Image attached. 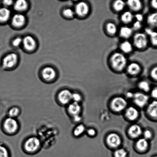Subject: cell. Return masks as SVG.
<instances>
[{
  "instance_id": "cell-5",
  "label": "cell",
  "mask_w": 157,
  "mask_h": 157,
  "mask_svg": "<svg viewBox=\"0 0 157 157\" xmlns=\"http://www.w3.org/2000/svg\"><path fill=\"white\" fill-rule=\"evenodd\" d=\"M147 36L144 33H136L133 37L134 45L138 49L145 48L147 45Z\"/></svg>"
},
{
  "instance_id": "cell-43",
  "label": "cell",
  "mask_w": 157,
  "mask_h": 157,
  "mask_svg": "<svg viewBox=\"0 0 157 157\" xmlns=\"http://www.w3.org/2000/svg\"><path fill=\"white\" fill-rule=\"evenodd\" d=\"M151 95L153 98H157V88L153 89L151 92Z\"/></svg>"
},
{
  "instance_id": "cell-21",
  "label": "cell",
  "mask_w": 157,
  "mask_h": 157,
  "mask_svg": "<svg viewBox=\"0 0 157 157\" xmlns=\"http://www.w3.org/2000/svg\"><path fill=\"white\" fill-rule=\"evenodd\" d=\"M27 3L24 0L17 1L14 5V8L15 10L17 11H24L27 9Z\"/></svg>"
},
{
  "instance_id": "cell-40",
  "label": "cell",
  "mask_w": 157,
  "mask_h": 157,
  "mask_svg": "<svg viewBox=\"0 0 157 157\" xmlns=\"http://www.w3.org/2000/svg\"><path fill=\"white\" fill-rule=\"evenodd\" d=\"M144 137H145V139H148L151 137L152 133L150 131L146 130L144 132Z\"/></svg>"
},
{
  "instance_id": "cell-32",
  "label": "cell",
  "mask_w": 157,
  "mask_h": 157,
  "mask_svg": "<svg viewBox=\"0 0 157 157\" xmlns=\"http://www.w3.org/2000/svg\"><path fill=\"white\" fill-rule=\"evenodd\" d=\"M0 157H10V154L7 147L0 145Z\"/></svg>"
},
{
  "instance_id": "cell-19",
  "label": "cell",
  "mask_w": 157,
  "mask_h": 157,
  "mask_svg": "<svg viewBox=\"0 0 157 157\" xmlns=\"http://www.w3.org/2000/svg\"><path fill=\"white\" fill-rule=\"evenodd\" d=\"M10 12L6 8L0 9V22H4L7 21L10 17Z\"/></svg>"
},
{
  "instance_id": "cell-34",
  "label": "cell",
  "mask_w": 157,
  "mask_h": 157,
  "mask_svg": "<svg viewBox=\"0 0 157 157\" xmlns=\"http://www.w3.org/2000/svg\"><path fill=\"white\" fill-rule=\"evenodd\" d=\"M75 12L70 9H67L64 10L63 14L65 16L68 18H72L74 16Z\"/></svg>"
},
{
  "instance_id": "cell-11",
  "label": "cell",
  "mask_w": 157,
  "mask_h": 157,
  "mask_svg": "<svg viewBox=\"0 0 157 157\" xmlns=\"http://www.w3.org/2000/svg\"><path fill=\"white\" fill-rule=\"evenodd\" d=\"M107 142L110 147H116L121 144V138L117 134L111 133L107 137Z\"/></svg>"
},
{
  "instance_id": "cell-17",
  "label": "cell",
  "mask_w": 157,
  "mask_h": 157,
  "mask_svg": "<svg viewBox=\"0 0 157 157\" xmlns=\"http://www.w3.org/2000/svg\"><path fill=\"white\" fill-rule=\"evenodd\" d=\"M129 135L132 137L137 138L142 133V130L139 125L135 124L131 126L129 129Z\"/></svg>"
},
{
  "instance_id": "cell-9",
  "label": "cell",
  "mask_w": 157,
  "mask_h": 157,
  "mask_svg": "<svg viewBox=\"0 0 157 157\" xmlns=\"http://www.w3.org/2000/svg\"><path fill=\"white\" fill-rule=\"evenodd\" d=\"M81 111V106L78 103L72 101L67 106V113L72 117L79 115Z\"/></svg>"
},
{
  "instance_id": "cell-30",
  "label": "cell",
  "mask_w": 157,
  "mask_h": 157,
  "mask_svg": "<svg viewBox=\"0 0 157 157\" xmlns=\"http://www.w3.org/2000/svg\"><path fill=\"white\" fill-rule=\"evenodd\" d=\"M85 130V127L82 124H80L75 128L73 131V135L75 136H78L81 135Z\"/></svg>"
},
{
  "instance_id": "cell-15",
  "label": "cell",
  "mask_w": 157,
  "mask_h": 157,
  "mask_svg": "<svg viewBox=\"0 0 157 157\" xmlns=\"http://www.w3.org/2000/svg\"><path fill=\"white\" fill-rule=\"evenodd\" d=\"M141 67L139 64L135 63L130 64L127 68L128 73L132 75H138L141 71Z\"/></svg>"
},
{
  "instance_id": "cell-12",
  "label": "cell",
  "mask_w": 157,
  "mask_h": 157,
  "mask_svg": "<svg viewBox=\"0 0 157 157\" xmlns=\"http://www.w3.org/2000/svg\"><path fill=\"white\" fill-rule=\"evenodd\" d=\"M22 44L24 48L28 51H32L36 47V41L32 36H28L23 39Z\"/></svg>"
},
{
  "instance_id": "cell-7",
  "label": "cell",
  "mask_w": 157,
  "mask_h": 157,
  "mask_svg": "<svg viewBox=\"0 0 157 157\" xmlns=\"http://www.w3.org/2000/svg\"><path fill=\"white\" fill-rule=\"evenodd\" d=\"M17 60L18 57L16 54H9L3 60V65L6 68H11L15 65Z\"/></svg>"
},
{
  "instance_id": "cell-22",
  "label": "cell",
  "mask_w": 157,
  "mask_h": 157,
  "mask_svg": "<svg viewBox=\"0 0 157 157\" xmlns=\"http://www.w3.org/2000/svg\"><path fill=\"white\" fill-rule=\"evenodd\" d=\"M133 30L128 27H123L120 30V35L122 37L128 38L132 36L133 33Z\"/></svg>"
},
{
  "instance_id": "cell-37",
  "label": "cell",
  "mask_w": 157,
  "mask_h": 157,
  "mask_svg": "<svg viewBox=\"0 0 157 157\" xmlns=\"http://www.w3.org/2000/svg\"><path fill=\"white\" fill-rule=\"evenodd\" d=\"M142 27V24L141 22L136 21L134 23L132 29L134 30H140Z\"/></svg>"
},
{
  "instance_id": "cell-25",
  "label": "cell",
  "mask_w": 157,
  "mask_h": 157,
  "mask_svg": "<svg viewBox=\"0 0 157 157\" xmlns=\"http://www.w3.org/2000/svg\"><path fill=\"white\" fill-rule=\"evenodd\" d=\"M133 18V15L131 12L126 11L121 16V20L125 24H128L132 21Z\"/></svg>"
},
{
  "instance_id": "cell-26",
  "label": "cell",
  "mask_w": 157,
  "mask_h": 157,
  "mask_svg": "<svg viewBox=\"0 0 157 157\" xmlns=\"http://www.w3.org/2000/svg\"><path fill=\"white\" fill-rule=\"evenodd\" d=\"M121 49L124 53H129L133 50L132 44L128 41H125L121 44Z\"/></svg>"
},
{
  "instance_id": "cell-24",
  "label": "cell",
  "mask_w": 157,
  "mask_h": 157,
  "mask_svg": "<svg viewBox=\"0 0 157 157\" xmlns=\"http://www.w3.org/2000/svg\"><path fill=\"white\" fill-rule=\"evenodd\" d=\"M21 111L19 107L13 106L9 109L8 111L9 117H10L16 118L21 113Z\"/></svg>"
},
{
  "instance_id": "cell-6",
  "label": "cell",
  "mask_w": 157,
  "mask_h": 157,
  "mask_svg": "<svg viewBox=\"0 0 157 157\" xmlns=\"http://www.w3.org/2000/svg\"><path fill=\"white\" fill-rule=\"evenodd\" d=\"M127 105V101L124 98L121 97L115 98L111 103L112 109L116 112H120L124 110Z\"/></svg>"
},
{
  "instance_id": "cell-31",
  "label": "cell",
  "mask_w": 157,
  "mask_h": 157,
  "mask_svg": "<svg viewBox=\"0 0 157 157\" xmlns=\"http://www.w3.org/2000/svg\"><path fill=\"white\" fill-rule=\"evenodd\" d=\"M139 87L141 90L145 92L149 91L150 89V84H149L148 82L146 81L141 82L139 83Z\"/></svg>"
},
{
  "instance_id": "cell-41",
  "label": "cell",
  "mask_w": 157,
  "mask_h": 157,
  "mask_svg": "<svg viewBox=\"0 0 157 157\" xmlns=\"http://www.w3.org/2000/svg\"><path fill=\"white\" fill-rule=\"evenodd\" d=\"M135 18H136L137 21L141 22L144 20V16L142 14L140 13H138L135 15Z\"/></svg>"
},
{
  "instance_id": "cell-42",
  "label": "cell",
  "mask_w": 157,
  "mask_h": 157,
  "mask_svg": "<svg viewBox=\"0 0 157 157\" xmlns=\"http://www.w3.org/2000/svg\"><path fill=\"white\" fill-rule=\"evenodd\" d=\"M73 121L75 122H78L81 121V117L79 115H76V116L72 117Z\"/></svg>"
},
{
  "instance_id": "cell-16",
  "label": "cell",
  "mask_w": 157,
  "mask_h": 157,
  "mask_svg": "<svg viewBox=\"0 0 157 157\" xmlns=\"http://www.w3.org/2000/svg\"><path fill=\"white\" fill-rule=\"evenodd\" d=\"M127 4L130 8L134 11H138L142 7V3L139 0H129Z\"/></svg>"
},
{
  "instance_id": "cell-2",
  "label": "cell",
  "mask_w": 157,
  "mask_h": 157,
  "mask_svg": "<svg viewBox=\"0 0 157 157\" xmlns=\"http://www.w3.org/2000/svg\"><path fill=\"white\" fill-rule=\"evenodd\" d=\"M111 64L115 70L121 71L124 70L127 64V58L122 53H115L111 58Z\"/></svg>"
},
{
  "instance_id": "cell-39",
  "label": "cell",
  "mask_w": 157,
  "mask_h": 157,
  "mask_svg": "<svg viewBox=\"0 0 157 157\" xmlns=\"http://www.w3.org/2000/svg\"><path fill=\"white\" fill-rule=\"evenodd\" d=\"M151 75L153 79L157 80V67H155L152 70Z\"/></svg>"
},
{
  "instance_id": "cell-8",
  "label": "cell",
  "mask_w": 157,
  "mask_h": 157,
  "mask_svg": "<svg viewBox=\"0 0 157 157\" xmlns=\"http://www.w3.org/2000/svg\"><path fill=\"white\" fill-rule=\"evenodd\" d=\"M89 6L87 3L80 2L76 5L75 7V13L80 17L86 16L89 13Z\"/></svg>"
},
{
  "instance_id": "cell-38",
  "label": "cell",
  "mask_w": 157,
  "mask_h": 157,
  "mask_svg": "<svg viewBox=\"0 0 157 157\" xmlns=\"http://www.w3.org/2000/svg\"><path fill=\"white\" fill-rule=\"evenodd\" d=\"M23 40L20 38H17L13 41V45L14 47H17L19 46L21 44H22Z\"/></svg>"
},
{
  "instance_id": "cell-33",
  "label": "cell",
  "mask_w": 157,
  "mask_h": 157,
  "mask_svg": "<svg viewBox=\"0 0 157 157\" xmlns=\"http://www.w3.org/2000/svg\"><path fill=\"white\" fill-rule=\"evenodd\" d=\"M127 155V152L124 149H118L114 153L115 157H126Z\"/></svg>"
},
{
  "instance_id": "cell-35",
  "label": "cell",
  "mask_w": 157,
  "mask_h": 157,
  "mask_svg": "<svg viewBox=\"0 0 157 157\" xmlns=\"http://www.w3.org/2000/svg\"><path fill=\"white\" fill-rule=\"evenodd\" d=\"M81 95L79 94L76 92H74L72 94V101L79 103V101H81Z\"/></svg>"
},
{
  "instance_id": "cell-36",
  "label": "cell",
  "mask_w": 157,
  "mask_h": 157,
  "mask_svg": "<svg viewBox=\"0 0 157 157\" xmlns=\"http://www.w3.org/2000/svg\"><path fill=\"white\" fill-rule=\"evenodd\" d=\"M150 36L152 44L154 45L157 46V32L154 31Z\"/></svg>"
},
{
  "instance_id": "cell-18",
  "label": "cell",
  "mask_w": 157,
  "mask_h": 157,
  "mask_svg": "<svg viewBox=\"0 0 157 157\" xmlns=\"http://www.w3.org/2000/svg\"><path fill=\"white\" fill-rule=\"evenodd\" d=\"M139 113L134 107H131L127 109L126 115L129 120L133 121L138 118Z\"/></svg>"
},
{
  "instance_id": "cell-10",
  "label": "cell",
  "mask_w": 157,
  "mask_h": 157,
  "mask_svg": "<svg viewBox=\"0 0 157 157\" xmlns=\"http://www.w3.org/2000/svg\"><path fill=\"white\" fill-rule=\"evenodd\" d=\"M133 98L135 104L140 107H143L145 105L147 104L149 98L147 95L140 92L134 95Z\"/></svg>"
},
{
  "instance_id": "cell-27",
  "label": "cell",
  "mask_w": 157,
  "mask_h": 157,
  "mask_svg": "<svg viewBox=\"0 0 157 157\" xmlns=\"http://www.w3.org/2000/svg\"><path fill=\"white\" fill-rule=\"evenodd\" d=\"M148 146V143L147 139L141 138L138 140L136 143V147L140 150L144 151L147 149Z\"/></svg>"
},
{
  "instance_id": "cell-46",
  "label": "cell",
  "mask_w": 157,
  "mask_h": 157,
  "mask_svg": "<svg viewBox=\"0 0 157 157\" xmlns=\"http://www.w3.org/2000/svg\"><path fill=\"white\" fill-rule=\"evenodd\" d=\"M151 4L154 8L157 9V0H153L152 1Z\"/></svg>"
},
{
  "instance_id": "cell-4",
  "label": "cell",
  "mask_w": 157,
  "mask_h": 157,
  "mask_svg": "<svg viewBox=\"0 0 157 157\" xmlns=\"http://www.w3.org/2000/svg\"><path fill=\"white\" fill-rule=\"evenodd\" d=\"M72 92L67 89H64L59 92L57 95L58 101L59 104L67 106L72 101Z\"/></svg>"
},
{
  "instance_id": "cell-14",
  "label": "cell",
  "mask_w": 157,
  "mask_h": 157,
  "mask_svg": "<svg viewBox=\"0 0 157 157\" xmlns=\"http://www.w3.org/2000/svg\"><path fill=\"white\" fill-rule=\"evenodd\" d=\"M25 18L24 15L21 14H17L14 15L12 19V24L15 27H19L24 25Z\"/></svg>"
},
{
  "instance_id": "cell-3",
  "label": "cell",
  "mask_w": 157,
  "mask_h": 157,
  "mask_svg": "<svg viewBox=\"0 0 157 157\" xmlns=\"http://www.w3.org/2000/svg\"><path fill=\"white\" fill-rule=\"evenodd\" d=\"M3 128L5 131L9 135H14L18 132L19 124L16 118L8 117L4 120Z\"/></svg>"
},
{
  "instance_id": "cell-23",
  "label": "cell",
  "mask_w": 157,
  "mask_h": 157,
  "mask_svg": "<svg viewBox=\"0 0 157 157\" xmlns=\"http://www.w3.org/2000/svg\"><path fill=\"white\" fill-rule=\"evenodd\" d=\"M147 22L150 26L157 28V13L151 14L147 18Z\"/></svg>"
},
{
  "instance_id": "cell-49",
  "label": "cell",
  "mask_w": 157,
  "mask_h": 157,
  "mask_svg": "<svg viewBox=\"0 0 157 157\" xmlns=\"http://www.w3.org/2000/svg\"><path fill=\"white\" fill-rule=\"evenodd\" d=\"M154 157H157V156H155Z\"/></svg>"
},
{
  "instance_id": "cell-20",
  "label": "cell",
  "mask_w": 157,
  "mask_h": 157,
  "mask_svg": "<svg viewBox=\"0 0 157 157\" xmlns=\"http://www.w3.org/2000/svg\"><path fill=\"white\" fill-rule=\"evenodd\" d=\"M147 112L152 117L157 118V101H153L150 103L147 108Z\"/></svg>"
},
{
  "instance_id": "cell-29",
  "label": "cell",
  "mask_w": 157,
  "mask_h": 157,
  "mask_svg": "<svg viewBox=\"0 0 157 157\" xmlns=\"http://www.w3.org/2000/svg\"><path fill=\"white\" fill-rule=\"evenodd\" d=\"M106 29L108 33L111 35H114L117 32V27L115 24L113 23L110 22L106 25Z\"/></svg>"
},
{
  "instance_id": "cell-44",
  "label": "cell",
  "mask_w": 157,
  "mask_h": 157,
  "mask_svg": "<svg viewBox=\"0 0 157 157\" xmlns=\"http://www.w3.org/2000/svg\"><path fill=\"white\" fill-rule=\"evenodd\" d=\"M13 1H5L3 2L4 4L6 6H10L13 4Z\"/></svg>"
},
{
  "instance_id": "cell-45",
  "label": "cell",
  "mask_w": 157,
  "mask_h": 157,
  "mask_svg": "<svg viewBox=\"0 0 157 157\" xmlns=\"http://www.w3.org/2000/svg\"><path fill=\"white\" fill-rule=\"evenodd\" d=\"M87 133L89 135H91V136H93V135H95L96 132H95V130H94V129H90L88 130Z\"/></svg>"
},
{
  "instance_id": "cell-48",
  "label": "cell",
  "mask_w": 157,
  "mask_h": 157,
  "mask_svg": "<svg viewBox=\"0 0 157 157\" xmlns=\"http://www.w3.org/2000/svg\"><path fill=\"white\" fill-rule=\"evenodd\" d=\"M127 96L129 98H131L132 97H134V94L132 92H129L127 94Z\"/></svg>"
},
{
  "instance_id": "cell-47",
  "label": "cell",
  "mask_w": 157,
  "mask_h": 157,
  "mask_svg": "<svg viewBox=\"0 0 157 157\" xmlns=\"http://www.w3.org/2000/svg\"><path fill=\"white\" fill-rule=\"evenodd\" d=\"M145 32L147 34L150 36L151 34L154 32V31L151 28H147L146 29Z\"/></svg>"
},
{
  "instance_id": "cell-28",
  "label": "cell",
  "mask_w": 157,
  "mask_h": 157,
  "mask_svg": "<svg viewBox=\"0 0 157 157\" xmlns=\"http://www.w3.org/2000/svg\"><path fill=\"white\" fill-rule=\"evenodd\" d=\"M125 3L124 1L121 0L115 1L113 3V7L114 9L116 11L120 12L125 7Z\"/></svg>"
},
{
  "instance_id": "cell-13",
  "label": "cell",
  "mask_w": 157,
  "mask_h": 157,
  "mask_svg": "<svg viewBox=\"0 0 157 157\" xmlns=\"http://www.w3.org/2000/svg\"><path fill=\"white\" fill-rule=\"evenodd\" d=\"M43 78L47 81L53 80L56 76V74L54 69L52 67H47L44 68L42 72Z\"/></svg>"
},
{
  "instance_id": "cell-1",
  "label": "cell",
  "mask_w": 157,
  "mask_h": 157,
  "mask_svg": "<svg viewBox=\"0 0 157 157\" xmlns=\"http://www.w3.org/2000/svg\"><path fill=\"white\" fill-rule=\"evenodd\" d=\"M41 147V141L36 136L29 137L25 140L23 144V148L25 151L30 154L37 153Z\"/></svg>"
}]
</instances>
